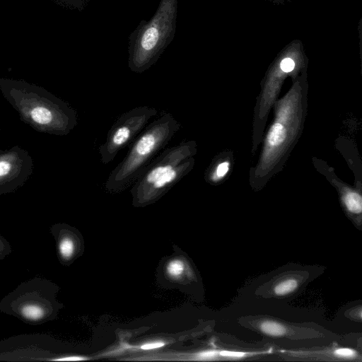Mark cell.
Returning a JSON list of instances; mask_svg holds the SVG:
<instances>
[{
  "label": "cell",
  "mask_w": 362,
  "mask_h": 362,
  "mask_svg": "<svg viewBox=\"0 0 362 362\" xmlns=\"http://www.w3.org/2000/svg\"><path fill=\"white\" fill-rule=\"evenodd\" d=\"M0 91L21 120L38 132L64 136L78 124L76 111L42 87L24 81L0 78Z\"/></svg>",
  "instance_id": "obj_1"
},
{
  "label": "cell",
  "mask_w": 362,
  "mask_h": 362,
  "mask_svg": "<svg viewBox=\"0 0 362 362\" xmlns=\"http://www.w3.org/2000/svg\"><path fill=\"white\" fill-rule=\"evenodd\" d=\"M180 128V122L170 113H165L150 123L133 141L126 156L112 170L105 182V189L110 192H119L132 186Z\"/></svg>",
  "instance_id": "obj_2"
},
{
  "label": "cell",
  "mask_w": 362,
  "mask_h": 362,
  "mask_svg": "<svg viewBox=\"0 0 362 362\" xmlns=\"http://www.w3.org/2000/svg\"><path fill=\"white\" fill-rule=\"evenodd\" d=\"M195 153L194 141H183L163 149L132 185L134 202L144 205L164 195L192 170Z\"/></svg>",
  "instance_id": "obj_3"
},
{
  "label": "cell",
  "mask_w": 362,
  "mask_h": 362,
  "mask_svg": "<svg viewBox=\"0 0 362 362\" xmlns=\"http://www.w3.org/2000/svg\"><path fill=\"white\" fill-rule=\"evenodd\" d=\"M57 291L51 281L35 276L21 283L0 300V313L28 325H42L57 317L61 307L56 300Z\"/></svg>",
  "instance_id": "obj_4"
},
{
  "label": "cell",
  "mask_w": 362,
  "mask_h": 362,
  "mask_svg": "<svg viewBox=\"0 0 362 362\" xmlns=\"http://www.w3.org/2000/svg\"><path fill=\"white\" fill-rule=\"evenodd\" d=\"M156 114L157 110L148 106L136 107L122 114L112 125L105 141L98 148L102 163L112 162L120 150L133 142Z\"/></svg>",
  "instance_id": "obj_5"
},
{
  "label": "cell",
  "mask_w": 362,
  "mask_h": 362,
  "mask_svg": "<svg viewBox=\"0 0 362 362\" xmlns=\"http://www.w3.org/2000/svg\"><path fill=\"white\" fill-rule=\"evenodd\" d=\"M34 162L28 151L19 146L0 150V195L22 187L33 173Z\"/></svg>",
  "instance_id": "obj_6"
},
{
  "label": "cell",
  "mask_w": 362,
  "mask_h": 362,
  "mask_svg": "<svg viewBox=\"0 0 362 362\" xmlns=\"http://www.w3.org/2000/svg\"><path fill=\"white\" fill-rule=\"evenodd\" d=\"M50 233L56 240L58 258L62 263L71 261L76 251V240L72 231L62 224H54Z\"/></svg>",
  "instance_id": "obj_7"
},
{
  "label": "cell",
  "mask_w": 362,
  "mask_h": 362,
  "mask_svg": "<svg viewBox=\"0 0 362 362\" xmlns=\"http://www.w3.org/2000/svg\"><path fill=\"white\" fill-rule=\"evenodd\" d=\"M159 38L158 30L156 27L146 30L141 38V49L146 52L152 51L156 47Z\"/></svg>",
  "instance_id": "obj_8"
},
{
  "label": "cell",
  "mask_w": 362,
  "mask_h": 362,
  "mask_svg": "<svg viewBox=\"0 0 362 362\" xmlns=\"http://www.w3.org/2000/svg\"><path fill=\"white\" fill-rule=\"evenodd\" d=\"M344 202L347 209L354 214H360L362 210V199L360 194L348 192L344 196Z\"/></svg>",
  "instance_id": "obj_9"
},
{
  "label": "cell",
  "mask_w": 362,
  "mask_h": 362,
  "mask_svg": "<svg viewBox=\"0 0 362 362\" xmlns=\"http://www.w3.org/2000/svg\"><path fill=\"white\" fill-rule=\"evenodd\" d=\"M259 327L263 333L273 337L282 336L286 332V329L284 325L271 320L262 322Z\"/></svg>",
  "instance_id": "obj_10"
},
{
  "label": "cell",
  "mask_w": 362,
  "mask_h": 362,
  "mask_svg": "<svg viewBox=\"0 0 362 362\" xmlns=\"http://www.w3.org/2000/svg\"><path fill=\"white\" fill-rule=\"evenodd\" d=\"M285 129L282 124L275 123L271 128L267 136L268 144L274 147L280 144L285 138Z\"/></svg>",
  "instance_id": "obj_11"
},
{
  "label": "cell",
  "mask_w": 362,
  "mask_h": 362,
  "mask_svg": "<svg viewBox=\"0 0 362 362\" xmlns=\"http://www.w3.org/2000/svg\"><path fill=\"white\" fill-rule=\"evenodd\" d=\"M298 286V282L294 279H285L274 287V293L278 296H283L291 293Z\"/></svg>",
  "instance_id": "obj_12"
},
{
  "label": "cell",
  "mask_w": 362,
  "mask_h": 362,
  "mask_svg": "<svg viewBox=\"0 0 362 362\" xmlns=\"http://www.w3.org/2000/svg\"><path fill=\"white\" fill-rule=\"evenodd\" d=\"M184 271V264L179 259L171 261L167 267L168 274L173 277L179 276Z\"/></svg>",
  "instance_id": "obj_13"
},
{
  "label": "cell",
  "mask_w": 362,
  "mask_h": 362,
  "mask_svg": "<svg viewBox=\"0 0 362 362\" xmlns=\"http://www.w3.org/2000/svg\"><path fill=\"white\" fill-rule=\"evenodd\" d=\"M12 252L10 243L0 234V260H4Z\"/></svg>",
  "instance_id": "obj_14"
},
{
  "label": "cell",
  "mask_w": 362,
  "mask_h": 362,
  "mask_svg": "<svg viewBox=\"0 0 362 362\" xmlns=\"http://www.w3.org/2000/svg\"><path fill=\"white\" fill-rule=\"evenodd\" d=\"M228 166L229 164L226 161L221 163L218 165L213 173H211L209 179L213 181H216L218 179L223 177L228 170Z\"/></svg>",
  "instance_id": "obj_15"
},
{
  "label": "cell",
  "mask_w": 362,
  "mask_h": 362,
  "mask_svg": "<svg viewBox=\"0 0 362 362\" xmlns=\"http://www.w3.org/2000/svg\"><path fill=\"white\" fill-rule=\"evenodd\" d=\"M334 354L339 358H354L357 356L356 352L351 349L340 348L334 351Z\"/></svg>",
  "instance_id": "obj_16"
},
{
  "label": "cell",
  "mask_w": 362,
  "mask_h": 362,
  "mask_svg": "<svg viewBox=\"0 0 362 362\" xmlns=\"http://www.w3.org/2000/svg\"><path fill=\"white\" fill-rule=\"evenodd\" d=\"M218 354L223 357L230 358H240L247 356L249 355H254V353L242 352V351H218Z\"/></svg>",
  "instance_id": "obj_17"
},
{
  "label": "cell",
  "mask_w": 362,
  "mask_h": 362,
  "mask_svg": "<svg viewBox=\"0 0 362 362\" xmlns=\"http://www.w3.org/2000/svg\"><path fill=\"white\" fill-rule=\"evenodd\" d=\"M295 66L294 62L290 58L284 59L280 64L281 69L284 72H290L291 71Z\"/></svg>",
  "instance_id": "obj_18"
},
{
  "label": "cell",
  "mask_w": 362,
  "mask_h": 362,
  "mask_svg": "<svg viewBox=\"0 0 362 362\" xmlns=\"http://www.w3.org/2000/svg\"><path fill=\"white\" fill-rule=\"evenodd\" d=\"M218 355V351L214 350L206 351L199 353L198 356L202 359H211Z\"/></svg>",
  "instance_id": "obj_19"
},
{
  "label": "cell",
  "mask_w": 362,
  "mask_h": 362,
  "mask_svg": "<svg viewBox=\"0 0 362 362\" xmlns=\"http://www.w3.org/2000/svg\"><path fill=\"white\" fill-rule=\"evenodd\" d=\"M164 346L163 342H153L150 344H146L141 346L142 349H152L155 348H159Z\"/></svg>",
  "instance_id": "obj_20"
},
{
  "label": "cell",
  "mask_w": 362,
  "mask_h": 362,
  "mask_svg": "<svg viewBox=\"0 0 362 362\" xmlns=\"http://www.w3.org/2000/svg\"><path fill=\"white\" fill-rule=\"evenodd\" d=\"M86 358L79 357V356H66V357H60L58 358L57 361H81L85 360Z\"/></svg>",
  "instance_id": "obj_21"
},
{
  "label": "cell",
  "mask_w": 362,
  "mask_h": 362,
  "mask_svg": "<svg viewBox=\"0 0 362 362\" xmlns=\"http://www.w3.org/2000/svg\"><path fill=\"white\" fill-rule=\"evenodd\" d=\"M0 132H1V127H0Z\"/></svg>",
  "instance_id": "obj_22"
}]
</instances>
